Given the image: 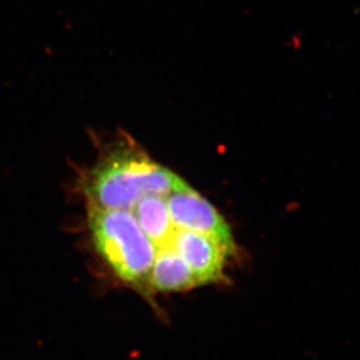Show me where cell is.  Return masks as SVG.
Listing matches in <instances>:
<instances>
[{
    "label": "cell",
    "instance_id": "cell-1",
    "mask_svg": "<svg viewBox=\"0 0 360 360\" xmlns=\"http://www.w3.org/2000/svg\"><path fill=\"white\" fill-rule=\"evenodd\" d=\"M91 139L98 155L79 172V187L88 207L131 210L147 195L167 196L180 179L125 131L110 138L91 132Z\"/></svg>",
    "mask_w": 360,
    "mask_h": 360
},
{
    "label": "cell",
    "instance_id": "cell-2",
    "mask_svg": "<svg viewBox=\"0 0 360 360\" xmlns=\"http://www.w3.org/2000/svg\"><path fill=\"white\" fill-rule=\"evenodd\" d=\"M88 225L94 248L113 273L129 285L150 289L157 248L132 212L88 207Z\"/></svg>",
    "mask_w": 360,
    "mask_h": 360
},
{
    "label": "cell",
    "instance_id": "cell-3",
    "mask_svg": "<svg viewBox=\"0 0 360 360\" xmlns=\"http://www.w3.org/2000/svg\"><path fill=\"white\" fill-rule=\"evenodd\" d=\"M170 221L177 230L207 236L230 253L236 251L231 228L217 209L180 177L166 196Z\"/></svg>",
    "mask_w": 360,
    "mask_h": 360
},
{
    "label": "cell",
    "instance_id": "cell-4",
    "mask_svg": "<svg viewBox=\"0 0 360 360\" xmlns=\"http://www.w3.org/2000/svg\"><path fill=\"white\" fill-rule=\"evenodd\" d=\"M168 246L184 259L200 285L219 281L223 278L226 258L231 255L217 240L176 228Z\"/></svg>",
    "mask_w": 360,
    "mask_h": 360
},
{
    "label": "cell",
    "instance_id": "cell-5",
    "mask_svg": "<svg viewBox=\"0 0 360 360\" xmlns=\"http://www.w3.org/2000/svg\"><path fill=\"white\" fill-rule=\"evenodd\" d=\"M198 285L194 273L173 248L158 250L150 271V288L157 292H186Z\"/></svg>",
    "mask_w": 360,
    "mask_h": 360
},
{
    "label": "cell",
    "instance_id": "cell-6",
    "mask_svg": "<svg viewBox=\"0 0 360 360\" xmlns=\"http://www.w3.org/2000/svg\"><path fill=\"white\" fill-rule=\"evenodd\" d=\"M140 229L158 250L167 248L175 231L167 209L166 196L147 195L131 209Z\"/></svg>",
    "mask_w": 360,
    "mask_h": 360
}]
</instances>
